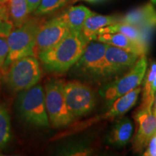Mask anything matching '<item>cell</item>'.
<instances>
[{
  "instance_id": "1",
  "label": "cell",
  "mask_w": 156,
  "mask_h": 156,
  "mask_svg": "<svg viewBox=\"0 0 156 156\" xmlns=\"http://www.w3.org/2000/svg\"><path fill=\"white\" fill-rule=\"evenodd\" d=\"M88 43L81 31L69 30L59 42L40 52L38 56L46 71L62 74L75 65Z\"/></svg>"
},
{
  "instance_id": "2",
  "label": "cell",
  "mask_w": 156,
  "mask_h": 156,
  "mask_svg": "<svg viewBox=\"0 0 156 156\" xmlns=\"http://www.w3.org/2000/svg\"><path fill=\"white\" fill-rule=\"evenodd\" d=\"M44 23V20L40 17H31L20 26L13 29L7 37L9 51L5 63V67H8L21 58L37 55V36Z\"/></svg>"
},
{
  "instance_id": "3",
  "label": "cell",
  "mask_w": 156,
  "mask_h": 156,
  "mask_svg": "<svg viewBox=\"0 0 156 156\" xmlns=\"http://www.w3.org/2000/svg\"><path fill=\"white\" fill-rule=\"evenodd\" d=\"M16 108L20 118L37 127H48L50 122L46 111L45 91L41 85L19 93Z\"/></svg>"
},
{
  "instance_id": "4",
  "label": "cell",
  "mask_w": 156,
  "mask_h": 156,
  "mask_svg": "<svg viewBox=\"0 0 156 156\" xmlns=\"http://www.w3.org/2000/svg\"><path fill=\"white\" fill-rule=\"evenodd\" d=\"M147 68L146 55L140 56L129 71L101 87L99 93L108 106L115 101L138 87L143 80Z\"/></svg>"
},
{
  "instance_id": "5",
  "label": "cell",
  "mask_w": 156,
  "mask_h": 156,
  "mask_svg": "<svg viewBox=\"0 0 156 156\" xmlns=\"http://www.w3.org/2000/svg\"><path fill=\"white\" fill-rule=\"evenodd\" d=\"M64 82L51 79L44 87L45 101L50 124L55 128H62L71 124L75 119L70 113L64 93Z\"/></svg>"
},
{
  "instance_id": "6",
  "label": "cell",
  "mask_w": 156,
  "mask_h": 156,
  "mask_svg": "<svg viewBox=\"0 0 156 156\" xmlns=\"http://www.w3.org/2000/svg\"><path fill=\"white\" fill-rule=\"evenodd\" d=\"M7 75V83L15 92L29 89L38 84L41 78L42 70L36 56L20 58L12 63Z\"/></svg>"
},
{
  "instance_id": "7",
  "label": "cell",
  "mask_w": 156,
  "mask_h": 156,
  "mask_svg": "<svg viewBox=\"0 0 156 156\" xmlns=\"http://www.w3.org/2000/svg\"><path fill=\"white\" fill-rule=\"evenodd\" d=\"M66 103L75 119L92 112L96 104V95L92 88L78 80L64 83Z\"/></svg>"
},
{
  "instance_id": "8",
  "label": "cell",
  "mask_w": 156,
  "mask_h": 156,
  "mask_svg": "<svg viewBox=\"0 0 156 156\" xmlns=\"http://www.w3.org/2000/svg\"><path fill=\"white\" fill-rule=\"evenodd\" d=\"M139 57L132 52L108 45L98 80L103 83L114 80L131 69Z\"/></svg>"
},
{
  "instance_id": "9",
  "label": "cell",
  "mask_w": 156,
  "mask_h": 156,
  "mask_svg": "<svg viewBox=\"0 0 156 156\" xmlns=\"http://www.w3.org/2000/svg\"><path fill=\"white\" fill-rule=\"evenodd\" d=\"M155 99L149 98L142 102L134 114L136 133L132 140V150L136 153H142L150 140L156 134V116L153 106Z\"/></svg>"
},
{
  "instance_id": "10",
  "label": "cell",
  "mask_w": 156,
  "mask_h": 156,
  "mask_svg": "<svg viewBox=\"0 0 156 156\" xmlns=\"http://www.w3.org/2000/svg\"><path fill=\"white\" fill-rule=\"evenodd\" d=\"M108 44L93 41L88 43L81 57L73 66L74 73L98 80Z\"/></svg>"
},
{
  "instance_id": "11",
  "label": "cell",
  "mask_w": 156,
  "mask_h": 156,
  "mask_svg": "<svg viewBox=\"0 0 156 156\" xmlns=\"http://www.w3.org/2000/svg\"><path fill=\"white\" fill-rule=\"evenodd\" d=\"M69 31V28L58 16L44 22L37 36L36 47L37 55L59 42Z\"/></svg>"
},
{
  "instance_id": "12",
  "label": "cell",
  "mask_w": 156,
  "mask_h": 156,
  "mask_svg": "<svg viewBox=\"0 0 156 156\" xmlns=\"http://www.w3.org/2000/svg\"><path fill=\"white\" fill-rule=\"evenodd\" d=\"M119 22L133 25L148 34L156 28V9L153 4L147 3L129 12L120 17Z\"/></svg>"
},
{
  "instance_id": "13",
  "label": "cell",
  "mask_w": 156,
  "mask_h": 156,
  "mask_svg": "<svg viewBox=\"0 0 156 156\" xmlns=\"http://www.w3.org/2000/svg\"><path fill=\"white\" fill-rule=\"evenodd\" d=\"M95 41L116 46L139 56L146 55L148 51V45L135 41L120 33L100 34L96 37Z\"/></svg>"
},
{
  "instance_id": "14",
  "label": "cell",
  "mask_w": 156,
  "mask_h": 156,
  "mask_svg": "<svg viewBox=\"0 0 156 156\" xmlns=\"http://www.w3.org/2000/svg\"><path fill=\"white\" fill-rule=\"evenodd\" d=\"M133 124L127 117H119L115 121L106 136V143L116 147L125 146L132 138Z\"/></svg>"
},
{
  "instance_id": "15",
  "label": "cell",
  "mask_w": 156,
  "mask_h": 156,
  "mask_svg": "<svg viewBox=\"0 0 156 156\" xmlns=\"http://www.w3.org/2000/svg\"><path fill=\"white\" fill-rule=\"evenodd\" d=\"M120 17L112 15H101L93 13L86 20L81 32L88 42L95 41L101 28L119 22Z\"/></svg>"
},
{
  "instance_id": "16",
  "label": "cell",
  "mask_w": 156,
  "mask_h": 156,
  "mask_svg": "<svg viewBox=\"0 0 156 156\" xmlns=\"http://www.w3.org/2000/svg\"><path fill=\"white\" fill-rule=\"evenodd\" d=\"M93 13L85 6L77 5L70 7L58 17L69 30L81 31L86 20Z\"/></svg>"
},
{
  "instance_id": "17",
  "label": "cell",
  "mask_w": 156,
  "mask_h": 156,
  "mask_svg": "<svg viewBox=\"0 0 156 156\" xmlns=\"http://www.w3.org/2000/svg\"><path fill=\"white\" fill-rule=\"evenodd\" d=\"M113 33H120V34L125 35L126 36L135 41L148 45V35L147 33L144 32V31L136 28L133 25L121 22H118L101 28L99 30L98 36L100 34H113Z\"/></svg>"
},
{
  "instance_id": "18",
  "label": "cell",
  "mask_w": 156,
  "mask_h": 156,
  "mask_svg": "<svg viewBox=\"0 0 156 156\" xmlns=\"http://www.w3.org/2000/svg\"><path fill=\"white\" fill-rule=\"evenodd\" d=\"M93 153L91 142L87 138H82L65 142L58 147L56 153L58 155L86 156Z\"/></svg>"
},
{
  "instance_id": "19",
  "label": "cell",
  "mask_w": 156,
  "mask_h": 156,
  "mask_svg": "<svg viewBox=\"0 0 156 156\" xmlns=\"http://www.w3.org/2000/svg\"><path fill=\"white\" fill-rule=\"evenodd\" d=\"M7 5L15 28L20 26L29 18L30 11L27 0H9Z\"/></svg>"
},
{
  "instance_id": "20",
  "label": "cell",
  "mask_w": 156,
  "mask_h": 156,
  "mask_svg": "<svg viewBox=\"0 0 156 156\" xmlns=\"http://www.w3.org/2000/svg\"><path fill=\"white\" fill-rule=\"evenodd\" d=\"M11 138L10 117L5 107L0 106V150L5 148Z\"/></svg>"
},
{
  "instance_id": "21",
  "label": "cell",
  "mask_w": 156,
  "mask_h": 156,
  "mask_svg": "<svg viewBox=\"0 0 156 156\" xmlns=\"http://www.w3.org/2000/svg\"><path fill=\"white\" fill-rule=\"evenodd\" d=\"M69 2V0H41L34 13L38 17L51 14L63 7Z\"/></svg>"
},
{
  "instance_id": "22",
  "label": "cell",
  "mask_w": 156,
  "mask_h": 156,
  "mask_svg": "<svg viewBox=\"0 0 156 156\" xmlns=\"http://www.w3.org/2000/svg\"><path fill=\"white\" fill-rule=\"evenodd\" d=\"M15 28L9 15L7 4L0 3V37H6Z\"/></svg>"
},
{
  "instance_id": "23",
  "label": "cell",
  "mask_w": 156,
  "mask_h": 156,
  "mask_svg": "<svg viewBox=\"0 0 156 156\" xmlns=\"http://www.w3.org/2000/svg\"><path fill=\"white\" fill-rule=\"evenodd\" d=\"M156 76V62H152L151 66L146 71L143 78V88H142V102L147 101L151 98L152 83ZM155 99V98H153Z\"/></svg>"
},
{
  "instance_id": "24",
  "label": "cell",
  "mask_w": 156,
  "mask_h": 156,
  "mask_svg": "<svg viewBox=\"0 0 156 156\" xmlns=\"http://www.w3.org/2000/svg\"><path fill=\"white\" fill-rule=\"evenodd\" d=\"M9 51V46L6 37H0V68L5 66Z\"/></svg>"
},
{
  "instance_id": "25",
  "label": "cell",
  "mask_w": 156,
  "mask_h": 156,
  "mask_svg": "<svg viewBox=\"0 0 156 156\" xmlns=\"http://www.w3.org/2000/svg\"><path fill=\"white\" fill-rule=\"evenodd\" d=\"M145 156H156V134L150 140L146 147V151L143 153Z\"/></svg>"
},
{
  "instance_id": "26",
  "label": "cell",
  "mask_w": 156,
  "mask_h": 156,
  "mask_svg": "<svg viewBox=\"0 0 156 156\" xmlns=\"http://www.w3.org/2000/svg\"><path fill=\"white\" fill-rule=\"evenodd\" d=\"M41 2V0H27L30 13H34V12L40 5Z\"/></svg>"
},
{
  "instance_id": "27",
  "label": "cell",
  "mask_w": 156,
  "mask_h": 156,
  "mask_svg": "<svg viewBox=\"0 0 156 156\" xmlns=\"http://www.w3.org/2000/svg\"><path fill=\"white\" fill-rule=\"evenodd\" d=\"M156 93V76L154 80L152 83L151 90V98H155V95Z\"/></svg>"
},
{
  "instance_id": "28",
  "label": "cell",
  "mask_w": 156,
  "mask_h": 156,
  "mask_svg": "<svg viewBox=\"0 0 156 156\" xmlns=\"http://www.w3.org/2000/svg\"><path fill=\"white\" fill-rule=\"evenodd\" d=\"M78 1L87 2H89V3H97V2H100L104 1V0H73V2H78Z\"/></svg>"
},
{
  "instance_id": "29",
  "label": "cell",
  "mask_w": 156,
  "mask_h": 156,
  "mask_svg": "<svg viewBox=\"0 0 156 156\" xmlns=\"http://www.w3.org/2000/svg\"><path fill=\"white\" fill-rule=\"evenodd\" d=\"M153 110L154 114H155V115L156 116V95H155V100H154Z\"/></svg>"
},
{
  "instance_id": "30",
  "label": "cell",
  "mask_w": 156,
  "mask_h": 156,
  "mask_svg": "<svg viewBox=\"0 0 156 156\" xmlns=\"http://www.w3.org/2000/svg\"><path fill=\"white\" fill-rule=\"evenodd\" d=\"M9 0H0V3L2 4H7L8 3Z\"/></svg>"
},
{
  "instance_id": "31",
  "label": "cell",
  "mask_w": 156,
  "mask_h": 156,
  "mask_svg": "<svg viewBox=\"0 0 156 156\" xmlns=\"http://www.w3.org/2000/svg\"><path fill=\"white\" fill-rule=\"evenodd\" d=\"M151 2L154 4V5H156V0H151Z\"/></svg>"
}]
</instances>
